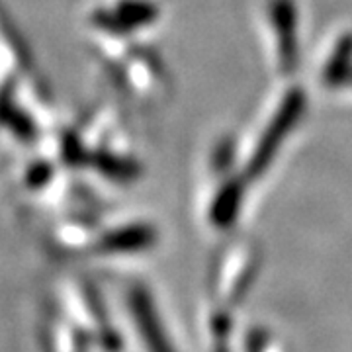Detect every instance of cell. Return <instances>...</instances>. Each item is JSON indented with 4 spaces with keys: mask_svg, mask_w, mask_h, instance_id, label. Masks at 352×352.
Listing matches in <instances>:
<instances>
[{
    "mask_svg": "<svg viewBox=\"0 0 352 352\" xmlns=\"http://www.w3.org/2000/svg\"><path fill=\"white\" fill-rule=\"evenodd\" d=\"M252 352H282L274 340H254L252 342Z\"/></svg>",
    "mask_w": 352,
    "mask_h": 352,
    "instance_id": "cell-2",
    "label": "cell"
},
{
    "mask_svg": "<svg viewBox=\"0 0 352 352\" xmlns=\"http://www.w3.org/2000/svg\"><path fill=\"white\" fill-rule=\"evenodd\" d=\"M131 309H133V317H135V325H138L139 335L145 340L147 352H175V349H170V342H168L163 327L159 323V317L153 311L151 303H149L145 294L138 292L133 296Z\"/></svg>",
    "mask_w": 352,
    "mask_h": 352,
    "instance_id": "cell-1",
    "label": "cell"
}]
</instances>
